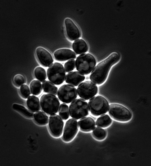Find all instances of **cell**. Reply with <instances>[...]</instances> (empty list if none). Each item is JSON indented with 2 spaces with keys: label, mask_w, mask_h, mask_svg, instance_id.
Segmentation results:
<instances>
[{
  "label": "cell",
  "mask_w": 151,
  "mask_h": 166,
  "mask_svg": "<svg viewBox=\"0 0 151 166\" xmlns=\"http://www.w3.org/2000/svg\"><path fill=\"white\" fill-rule=\"evenodd\" d=\"M20 91L22 97L24 99L27 98L30 95L29 87L26 84H23L21 86Z\"/></svg>",
  "instance_id": "28"
},
{
  "label": "cell",
  "mask_w": 151,
  "mask_h": 166,
  "mask_svg": "<svg viewBox=\"0 0 151 166\" xmlns=\"http://www.w3.org/2000/svg\"><path fill=\"white\" fill-rule=\"evenodd\" d=\"M40 103L42 110L48 115L57 113L60 102L55 95L52 94L42 95L40 98Z\"/></svg>",
  "instance_id": "7"
},
{
  "label": "cell",
  "mask_w": 151,
  "mask_h": 166,
  "mask_svg": "<svg viewBox=\"0 0 151 166\" xmlns=\"http://www.w3.org/2000/svg\"><path fill=\"white\" fill-rule=\"evenodd\" d=\"M64 23L66 34L69 40L73 41L80 37V31L71 19L66 18L64 20Z\"/></svg>",
  "instance_id": "12"
},
{
  "label": "cell",
  "mask_w": 151,
  "mask_h": 166,
  "mask_svg": "<svg viewBox=\"0 0 151 166\" xmlns=\"http://www.w3.org/2000/svg\"><path fill=\"white\" fill-rule=\"evenodd\" d=\"M89 107L91 114L98 116L106 113L108 110L109 103L104 97L98 95L91 98L88 102Z\"/></svg>",
  "instance_id": "3"
},
{
  "label": "cell",
  "mask_w": 151,
  "mask_h": 166,
  "mask_svg": "<svg viewBox=\"0 0 151 166\" xmlns=\"http://www.w3.org/2000/svg\"><path fill=\"white\" fill-rule=\"evenodd\" d=\"M89 111L87 102L80 98L75 99L69 106L70 116L77 120L88 115Z\"/></svg>",
  "instance_id": "5"
},
{
  "label": "cell",
  "mask_w": 151,
  "mask_h": 166,
  "mask_svg": "<svg viewBox=\"0 0 151 166\" xmlns=\"http://www.w3.org/2000/svg\"><path fill=\"white\" fill-rule=\"evenodd\" d=\"M44 91L55 95H57V87L53 83L48 80H45L42 83Z\"/></svg>",
  "instance_id": "21"
},
{
  "label": "cell",
  "mask_w": 151,
  "mask_h": 166,
  "mask_svg": "<svg viewBox=\"0 0 151 166\" xmlns=\"http://www.w3.org/2000/svg\"><path fill=\"white\" fill-rule=\"evenodd\" d=\"M59 115L64 120H66L69 117V113L68 105L66 104H61L58 111Z\"/></svg>",
  "instance_id": "26"
},
{
  "label": "cell",
  "mask_w": 151,
  "mask_h": 166,
  "mask_svg": "<svg viewBox=\"0 0 151 166\" xmlns=\"http://www.w3.org/2000/svg\"><path fill=\"white\" fill-rule=\"evenodd\" d=\"M85 79L83 74L78 71H74L70 72L66 75L65 81L66 83L76 86Z\"/></svg>",
  "instance_id": "15"
},
{
  "label": "cell",
  "mask_w": 151,
  "mask_h": 166,
  "mask_svg": "<svg viewBox=\"0 0 151 166\" xmlns=\"http://www.w3.org/2000/svg\"><path fill=\"white\" fill-rule=\"evenodd\" d=\"M119 59L118 53H112L95 67L90 75V80L98 85L103 83L107 79L111 68L118 61Z\"/></svg>",
  "instance_id": "1"
},
{
  "label": "cell",
  "mask_w": 151,
  "mask_h": 166,
  "mask_svg": "<svg viewBox=\"0 0 151 166\" xmlns=\"http://www.w3.org/2000/svg\"><path fill=\"white\" fill-rule=\"evenodd\" d=\"M54 56L56 60L60 61L74 59L76 56V53L73 50L68 48H61L56 50Z\"/></svg>",
  "instance_id": "14"
},
{
  "label": "cell",
  "mask_w": 151,
  "mask_h": 166,
  "mask_svg": "<svg viewBox=\"0 0 151 166\" xmlns=\"http://www.w3.org/2000/svg\"><path fill=\"white\" fill-rule=\"evenodd\" d=\"M72 47L73 50L77 54L85 53L88 50L87 43L82 38H79L74 41Z\"/></svg>",
  "instance_id": "17"
},
{
  "label": "cell",
  "mask_w": 151,
  "mask_h": 166,
  "mask_svg": "<svg viewBox=\"0 0 151 166\" xmlns=\"http://www.w3.org/2000/svg\"><path fill=\"white\" fill-rule=\"evenodd\" d=\"M78 130V122L76 120L71 118L67 121L65 124L62 136L65 142L71 140L76 134Z\"/></svg>",
  "instance_id": "11"
},
{
  "label": "cell",
  "mask_w": 151,
  "mask_h": 166,
  "mask_svg": "<svg viewBox=\"0 0 151 166\" xmlns=\"http://www.w3.org/2000/svg\"><path fill=\"white\" fill-rule=\"evenodd\" d=\"M30 87L31 93L35 95H39L42 91L41 83L38 80H33L30 83Z\"/></svg>",
  "instance_id": "23"
},
{
  "label": "cell",
  "mask_w": 151,
  "mask_h": 166,
  "mask_svg": "<svg viewBox=\"0 0 151 166\" xmlns=\"http://www.w3.org/2000/svg\"><path fill=\"white\" fill-rule=\"evenodd\" d=\"M112 120L107 114H103L99 117L96 121V125L98 126L105 128L112 123Z\"/></svg>",
  "instance_id": "20"
},
{
  "label": "cell",
  "mask_w": 151,
  "mask_h": 166,
  "mask_svg": "<svg viewBox=\"0 0 151 166\" xmlns=\"http://www.w3.org/2000/svg\"><path fill=\"white\" fill-rule=\"evenodd\" d=\"M108 112L112 118L120 121H129L132 117V113L128 108L118 103H112L109 105Z\"/></svg>",
  "instance_id": "4"
},
{
  "label": "cell",
  "mask_w": 151,
  "mask_h": 166,
  "mask_svg": "<svg viewBox=\"0 0 151 166\" xmlns=\"http://www.w3.org/2000/svg\"><path fill=\"white\" fill-rule=\"evenodd\" d=\"M57 95L61 102L68 104L76 99L78 94L74 86L69 84H64L59 88Z\"/></svg>",
  "instance_id": "9"
},
{
  "label": "cell",
  "mask_w": 151,
  "mask_h": 166,
  "mask_svg": "<svg viewBox=\"0 0 151 166\" xmlns=\"http://www.w3.org/2000/svg\"><path fill=\"white\" fill-rule=\"evenodd\" d=\"M14 81L15 83L18 86L22 85L25 82L24 77L20 74L17 75L14 77Z\"/></svg>",
  "instance_id": "29"
},
{
  "label": "cell",
  "mask_w": 151,
  "mask_h": 166,
  "mask_svg": "<svg viewBox=\"0 0 151 166\" xmlns=\"http://www.w3.org/2000/svg\"><path fill=\"white\" fill-rule=\"evenodd\" d=\"M38 60L41 65L44 67H48L53 62L51 54L46 49L41 47H37L35 50Z\"/></svg>",
  "instance_id": "13"
},
{
  "label": "cell",
  "mask_w": 151,
  "mask_h": 166,
  "mask_svg": "<svg viewBox=\"0 0 151 166\" xmlns=\"http://www.w3.org/2000/svg\"><path fill=\"white\" fill-rule=\"evenodd\" d=\"M64 122L59 116L54 114L50 116L48 121V128L52 135L58 137L62 134Z\"/></svg>",
  "instance_id": "10"
},
{
  "label": "cell",
  "mask_w": 151,
  "mask_h": 166,
  "mask_svg": "<svg viewBox=\"0 0 151 166\" xmlns=\"http://www.w3.org/2000/svg\"><path fill=\"white\" fill-rule=\"evenodd\" d=\"M47 74L49 80L55 85H60L64 81L66 71L61 63H52L48 68Z\"/></svg>",
  "instance_id": "6"
},
{
  "label": "cell",
  "mask_w": 151,
  "mask_h": 166,
  "mask_svg": "<svg viewBox=\"0 0 151 166\" xmlns=\"http://www.w3.org/2000/svg\"><path fill=\"white\" fill-rule=\"evenodd\" d=\"M80 129L84 132L91 131L95 126L94 119L91 117H86L80 119L78 122Z\"/></svg>",
  "instance_id": "16"
},
{
  "label": "cell",
  "mask_w": 151,
  "mask_h": 166,
  "mask_svg": "<svg viewBox=\"0 0 151 166\" xmlns=\"http://www.w3.org/2000/svg\"><path fill=\"white\" fill-rule=\"evenodd\" d=\"M92 134L96 139L102 140L106 137L107 132L105 129L100 127H96L93 130Z\"/></svg>",
  "instance_id": "25"
},
{
  "label": "cell",
  "mask_w": 151,
  "mask_h": 166,
  "mask_svg": "<svg viewBox=\"0 0 151 166\" xmlns=\"http://www.w3.org/2000/svg\"><path fill=\"white\" fill-rule=\"evenodd\" d=\"M77 90L80 97L87 100L97 94L98 88L95 83L91 81H87L80 84L78 86Z\"/></svg>",
  "instance_id": "8"
},
{
  "label": "cell",
  "mask_w": 151,
  "mask_h": 166,
  "mask_svg": "<svg viewBox=\"0 0 151 166\" xmlns=\"http://www.w3.org/2000/svg\"><path fill=\"white\" fill-rule=\"evenodd\" d=\"M34 74L36 78L41 82L44 81L46 78V70L41 67H36L34 70Z\"/></svg>",
  "instance_id": "24"
},
{
  "label": "cell",
  "mask_w": 151,
  "mask_h": 166,
  "mask_svg": "<svg viewBox=\"0 0 151 166\" xmlns=\"http://www.w3.org/2000/svg\"><path fill=\"white\" fill-rule=\"evenodd\" d=\"M34 118L35 122L40 125H44L48 123V117L43 112H37L34 114Z\"/></svg>",
  "instance_id": "19"
},
{
  "label": "cell",
  "mask_w": 151,
  "mask_h": 166,
  "mask_svg": "<svg viewBox=\"0 0 151 166\" xmlns=\"http://www.w3.org/2000/svg\"><path fill=\"white\" fill-rule=\"evenodd\" d=\"M26 105L28 108L33 112H38L40 110L39 99L35 96H29L27 100Z\"/></svg>",
  "instance_id": "18"
},
{
  "label": "cell",
  "mask_w": 151,
  "mask_h": 166,
  "mask_svg": "<svg viewBox=\"0 0 151 166\" xmlns=\"http://www.w3.org/2000/svg\"><path fill=\"white\" fill-rule=\"evenodd\" d=\"M96 64L95 57L89 53L80 54L77 57L75 61L76 69L85 75L89 74Z\"/></svg>",
  "instance_id": "2"
},
{
  "label": "cell",
  "mask_w": 151,
  "mask_h": 166,
  "mask_svg": "<svg viewBox=\"0 0 151 166\" xmlns=\"http://www.w3.org/2000/svg\"><path fill=\"white\" fill-rule=\"evenodd\" d=\"M12 107L14 110L20 113L26 117L32 118L33 116V112L20 104L14 103L12 105Z\"/></svg>",
  "instance_id": "22"
},
{
  "label": "cell",
  "mask_w": 151,
  "mask_h": 166,
  "mask_svg": "<svg viewBox=\"0 0 151 166\" xmlns=\"http://www.w3.org/2000/svg\"><path fill=\"white\" fill-rule=\"evenodd\" d=\"M64 68L66 73L71 72L75 68V61L74 59H71L66 62L64 64Z\"/></svg>",
  "instance_id": "27"
}]
</instances>
